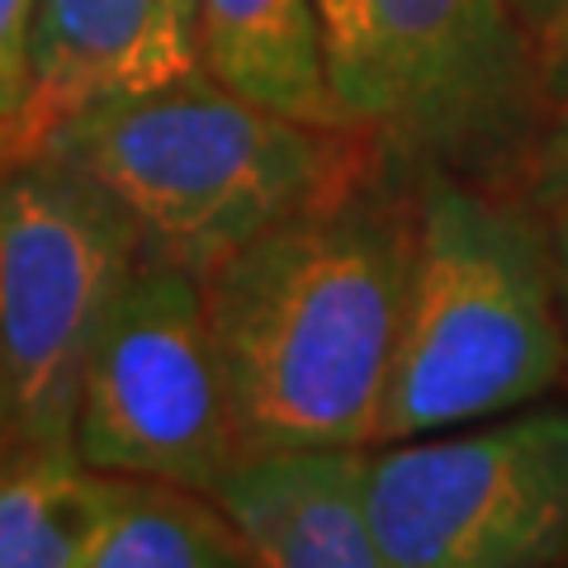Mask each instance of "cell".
<instances>
[{
  "instance_id": "17",
  "label": "cell",
  "mask_w": 568,
  "mask_h": 568,
  "mask_svg": "<svg viewBox=\"0 0 568 568\" xmlns=\"http://www.w3.org/2000/svg\"><path fill=\"white\" fill-rule=\"evenodd\" d=\"M14 455H20V446H14V426H10V398H6V369H0V469H6Z\"/></svg>"
},
{
  "instance_id": "14",
  "label": "cell",
  "mask_w": 568,
  "mask_h": 568,
  "mask_svg": "<svg viewBox=\"0 0 568 568\" xmlns=\"http://www.w3.org/2000/svg\"><path fill=\"white\" fill-rule=\"evenodd\" d=\"M549 110L568 104V0H503Z\"/></svg>"
},
{
  "instance_id": "10",
  "label": "cell",
  "mask_w": 568,
  "mask_h": 568,
  "mask_svg": "<svg viewBox=\"0 0 568 568\" xmlns=\"http://www.w3.org/2000/svg\"><path fill=\"white\" fill-rule=\"evenodd\" d=\"M200 58L227 91L313 129H351L323 67L313 0H194Z\"/></svg>"
},
{
  "instance_id": "13",
  "label": "cell",
  "mask_w": 568,
  "mask_h": 568,
  "mask_svg": "<svg viewBox=\"0 0 568 568\" xmlns=\"http://www.w3.org/2000/svg\"><path fill=\"white\" fill-rule=\"evenodd\" d=\"M526 204L540 223L549 275H555V298H559V323H564V346H568V104L549 110L540 123L536 152L526 162ZM568 384V369H564Z\"/></svg>"
},
{
  "instance_id": "16",
  "label": "cell",
  "mask_w": 568,
  "mask_h": 568,
  "mask_svg": "<svg viewBox=\"0 0 568 568\" xmlns=\"http://www.w3.org/2000/svg\"><path fill=\"white\" fill-rule=\"evenodd\" d=\"M29 152H39V142L24 129V119H0V175H6L14 162H24Z\"/></svg>"
},
{
  "instance_id": "12",
  "label": "cell",
  "mask_w": 568,
  "mask_h": 568,
  "mask_svg": "<svg viewBox=\"0 0 568 568\" xmlns=\"http://www.w3.org/2000/svg\"><path fill=\"white\" fill-rule=\"evenodd\" d=\"M100 493L77 450H20L0 469V568H77Z\"/></svg>"
},
{
  "instance_id": "5",
  "label": "cell",
  "mask_w": 568,
  "mask_h": 568,
  "mask_svg": "<svg viewBox=\"0 0 568 568\" xmlns=\"http://www.w3.org/2000/svg\"><path fill=\"white\" fill-rule=\"evenodd\" d=\"M138 265V227L85 171L39 148L0 175V369L20 450H71L85 355Z\"/></svg>"
},
{
  "instance_id": "9",
  "label": "cell",
  "mask_w": 568,
  "mask_h": 568,
  "mask_svg": "<svg viewBox=\"0 0 568 568\" xmlns=\"http://www.w3.org/2000/svg\"><path fill=\"white\" fill-rule=\"evenodd\" d=\"M219 503L261 568H394L369 526L365 450L242 455Z\"/></svg>"
},
{
  "instance_id": "2",
  "label": "cell",
  "mask_w": 568,
  "mask_h": 568,
  "mask_svg": "<svg viewBox=\"0 0 568 568\" xmlns=\"http://www.w3.org/2000/svg\"><path fill=\"white\" fill-rule=\"evenodd\" d=\"M39 148L85 171L129 213L142 256L200 280L384 162L365 133L275 114L204 67L162 91L100 100Z\"/></svg>"
},
{
  "instance_id": "4",
  "label": "cell",
  "mask_w": 568,
  "mask_h": 568,
  "mask_svg": "<svg viewBox=\"0 0 568 568\" xmlns=\"http://www.w3.org/2000/svg\"><path fill=\"white\" fill-rule=\"evenodd\" d=\"M327 85L403 175L503 190L549 104L503 0H313Z\"/></svg>"
},
{
  "instance_id": "11",
  "label": "cell",
  "mask_w": 568,
  "mask_h": 568,
  "mask_svg": "<svg viewBox=\"0 0 568 568\" xmlns=\"http://www.w3.org/2000/svg\"><path fill=\"white\" fill-rule=\"evenodd\" d=\"M77 568H261L219 497L162 478L104 474Z\"/></svg>"
},
{
  "instance_id": "6",
  "label": "cell",
  "mask_w": 568,
  "mask_h": 568,
  "mask_svg": "<svg viewBox=\"0 0 568 568\" xmlns=\"http://www.w3.org/2000/svg\"><path fill=\"white\" fill-rule=\"evenodd\" d=\"M394 568H568V403L365 450Z\"/></svg>"
},
{
  "instance_id": "15",
  "label": "cell",
  "mask_w": 568,
  "mask_h": 568,
  "mask_svg": "<svg viewBox=\"0 0 568 568\" xmlns=\"http://www.w3.org/2000/svg\"><path fill=\"white\" fill-rule=\"evenodd\" d=\"M33 20H39V0H0V119H24L29 110Z\"/></svg>"
},
{
  "instance_id": "7",
  "label": "cell",
  "mask_w": 568,
  "mask_h": 568,
  "mask_svg": "<svg viewBox=\"0 0 568 568\" xmlns=\"http://www.w3.org/2000/svg\"><path fill=\"white\" fill-rule=\"evenodd\" d=\"M71 450L95 474L219 497L242 440L200 275L142 256L85 355Z\"/></svg>"
},
{
  "instance_id": "8",
  "label": "cell",
  "mask_w": 568,
  "mask_h": 568,
  "mask_svg": "<svg viewBox=\"0 0 568 568\" xmlns=\"http://www.w3.org/2000/svg\"><path fill=\"white\" fill-rule=\"evenodd\" d=\"M200 67L194 0H39L24 129L43 142L100 100L162 91Z\"/></svg>"
},
{
  "instance_id": "3",
  "label": "cell",
  "mask_w": 568,
  "mask_h": 568,
  "mask_svg": "<svg viewBox=\"0 0 568 568\" xmlns=\"http://www.w3.org/2000/svg\"><path fill=\"white\" fill-rule=\"evenodd\" d=\"M568 369L530 204L450 171L417 175L413 271L375 446L455 432L555 394Z\"/></svg>"
},
{
  "instance_id": "1",
  "label": "cell",
  "mask_w": 568,
  "mask_h": 568,
  "mask_svg": "<svg viewBox=\"0 0 568 568\" xmlns=\"http://www.w3.org/2000/svg\"><path fill=\"white\" fill-rule=\"evenodd\" d=\"M413 233L417 181L379 162L204 275L242 455L375 446Z\"/></svg>"
}]
</instances>
